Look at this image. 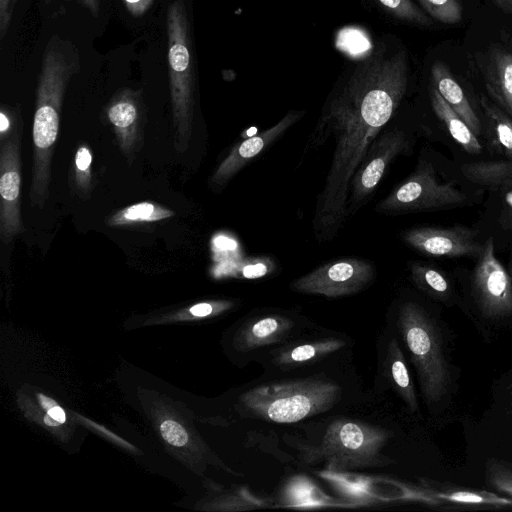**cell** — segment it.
Instances as JSON below:
<instances>
[{"mask_svg":"<svg viewBox=\"0 0 512 512\" xmlns=\"http://www.w3.org/2000/svg\"><path fill=\"white\" fill-rule=\"evenodd\" d=\"M407 82L405 50L389 57L378 50L356 68L321 116L310 143L317 146L332 134L335 150L313 218L318 240L333 238L342 227L352 177L398 108Z\"/></svg>","mask_w":512,"mask_h":512,"instance_id":"cell-1","label":"cell"},{"mask_svg":"<svg viewBox=\"0 0 512 512\" xmlns=\"http://www.w3.org/2000/svg\"><path fill=\"white\" fill-rule=\"evenodd\" d=\"M76 46L59 35L46 44L38 77L33 120L31 205L43 207L49 194L51 158L58 137L60 112L71 78L80 70Z\"/></svg>","mask_w":512,"mask_h":512,"instance_id":"cell-2","label":"cell"},{"mask_svg":"<svg viewBox=\"0 0 512 512\" xmlns=\"http://www.w3.org/2000/svg\"><path fill=\"white\" fill-rule=\"evenodd\" d=\"M341 394L336 382L311 377L256 386L241 403L251 417L288 424L330 410Z\"/></svg>","mask_w":512,"mask_h":512,"instance_id":"cell-3","label":"cell"},{"mask_svg":"<svg viewBox=\"0 0 512 512\" xmlns=\"http://www.w3.org/2000/svg\"><path fill=\"white\" fill-rule=\"evenodd\" d=\"M166 27L175 149L184 152L191 138L196 82L190 24L184 0L170 3Z\"/></svg>","mask_w":512,"mask_h":512,"instance_id":"cell-4","label":"cell"},{"mask_svg":"<svg viewBox=\"0 0 512 512\" xmlns=\"http://www.w3.org/2000/svg\"><path fill=\"white\" fill-rule=\"evenodd\" d=\"M393 436L391 431L352 419L330 423L321 442L304 450L310 464L324 462L334 472L389 465L393 460L382 454Z\"/></svg>","mask_w":512,"mask_h":512,"instance_id":"cell-5","label":"cell"},{"mask_svg":"<svg viewBox=\"0 0 512 512\" xmlns=\"http://www.w3.org/2000/svg\"><path fill=\"white\" fill-rule=\"evenodd\" d=\"M399 330L417 371L421 391L428 404L444 395L449 371L438 331L417 303L405 302L399 309Z\"/></svg>","mask_w":512,"mask_h":512,"instance_id":"cell-6","label":"cell"},{"mask_svg":"<svg viewBox=\"0 0 512 512\" xmlns=\"http://www.w3.org/2000/svg\"><path fill=\"white\" fill-rule=\"evenodd\" d=\"M467 196L452 183H441L428 163L393 190L377 209L384 213H406L444 209L463 205Z\"/></svg>","mask_w":512,"mask_h":512,"instance_id":"cell-7","label":"cell"},{"mask_svg":"<svg viewBox=\"0 0 512 512\" xmlns=\"http://www.w3.org/2000/svg\"><path fill=\"white\" fill-rule=\"evenodd\" d=\"M375 277V268L367 260L340 259L322 265L291 283L300 293L336 298L364 289Z\"/></svg>","mask_w":512,"mask_h":512,"instance_id":"cell-8","label":"cell"},{"mask_svg":"<svg viewBox=\"0 0 512 512\" xmlns=\"http://www.w3.org/2000/svg\"><path fill=\"white\" fill-rule=\"evenodd\" d=\"M473 292L488 317L512 313V278L495 255L492 238L483 244L472 278Z\"/></svg>","mask_w":512,"mask_h":512,"instance_id":"cell-9","label":"cell"},{"mask_svg":"<svg viewBox=\"0 0 512 512\" xmlns=\"http://www.w3.org/2000/svg\"><path fill=\"white\" fill-rule=\"evenodd\" d=\"M407 148L405 133L396 128L376 138L350 182L348 215L354 213L375 190L392 160Z\"/></svg>","mask_w":512,"mask_h":512,"instance_id":"cell-10","label":"cell"},{"mask_svg":"<svg viewBox=\"0 0 512 512\" xmlns=\"http://www.w3.org/2000/svg\"><path fill=\"white\" fill-rule=\"evenodd\" d=\"M19 134L2 142L0 152V236L10 243L23 231L20 216V146Z\"/></svg>","mask_w":512,"mask_h":512,"instance_id":"cell-11","label":"cell"},{"mask_svg":"<svg viewBox=\"0 0 512 512\" xmlns=\"http://www.w3.org/2000/svg\"><path fill=\"white\" fill-rule=\"evenodd\" d=\"M403 239L421 253L451 258L479 255L483 247L476 240V232L463 226L414 228Z\"/></svg>","mask_w":512,"mask_h":512,"instance_id":"cell-12","label":"cell"},{"mask_svg":"<svg viewBox=\"0 0 512 512\" xmlns=\"http://www.w3.org/2000/svg\"><path fill=\"white\" fill-rule=\"evenodd\" d=\"M303 114L304 112L291 111L269 129L238 143L220 163L211 181L217 185H223L228 182L240 169L263 152L298 121Z\"/></svg>","mask_w":512,"mask_h":512,"instance_id":"cell-13","label":"cell"},{"mask_svg":"<svg viewBox=\"0 0 512 512\" xmlns=\"http://www.w3.org/2000/svg\"><path fill=\"white\" fill-rule=\"evenodd\" d=\"M106 114L114 128L120 149L129 155L139 139V128L144 114L141 92L129 88L118 91L108 103Z\"/></svg>","mask_w":512,"mask_h":512,"instance_id":"cell-14","label":"cell"},{"mask_svg":"<svg viewBox=\"0 0 512 512\" xmlns=\"http://www.w3.org/2000/svg\"><path fill=\"white\" fill-rule=\"evenodd\" d=\"M479 67L490 97L512 118V52L490 48Z\"/></svg>","mask_w":512,"mask_h":512,"instance_id":"cell-15","label":"cell"},{"mask_svg":"<svg viewBox=\"0 0 512 512\" xmlns=\"http://www.w3.org/2000/svg\"><path fill=\"white\" fill-rule=\"evenodd\" d=\"M294 322L279 314H269L249 321L239 332L237 347L251 351L280 342L292 330Z\"/></svg>","mask_w":512,"mask_h":512,"instance_id":"cell-16","label":"cell"},{"mask_svg":"<svg viewBox=\"0 0 512 512\" xmlns=\"http://www.w3.org/2000/svg\"><path fill=\"white\" fill-rule=\"evenodd\" d=\"M431 75L433 86L442 98L478 137L481 134V122L449 67L443 61H436L431 68Z\"/></svg>","mask_w":512,"mask_h":512,"instance_id":"cell-17","label":"cell"},{"mask_svg":"<svg viewBox=\"0 0 512 512\" xmlns=\"http://www.w3.org/2000/svg\"><path fill=\"white\" fill-rule=\"evenodd\" d=\"M345 344L338 338H324L287 346L275 354L274 363L281 369L298 368L334 353Z\"/></svg>","mask_w":512,"mask_h":512,"instance_id":"cell-18","label":"cell"},{"mask_svg":"<svg viewBox=\"0 0 512 512\" xmlns=\"http://www.w3.org/2000/svg\"><path fill=\"white\" fill-rule=\"evenodd\" d=\"M430 101L436 116L444 123L453 139L468 153L478 154L482 151L477 136L464 120L446 103L437 89L430 88Z\"/></svg>","mask_w":512,"mask_h":512,"instance_id":"cell-19","label":"cell"},{"mask_svg":"<svg viewBox=\"0 0 512 512\" xmlns=\"http://www.w3.org/2000/svg\"><path fill=\"white\" fill-rule=\"evenodd\" d=\"M385 367L388 377L406 405L412 412L418 410V401L413 381L408 371L404 355L394 338L390 340L387 347Z\"/></svg>","mask_w":512,"mask_h":512,"instance_id":"cell-20","label":"cell"},{"mask_svg":"<svg viewBox=\"0 0 512 512\" xmlns=\"http://www.w3.org/2000/svg\"><path fill=\"white\" fill-rule=\"evenodd\" d=\"M463 175L471 182L491 188L512 184V161H481L461 167Z\"/></svg>","mask_w":512,"mask_h":512,"instance_id":"cell-21","label":"cell"},{"mask_svg":"<svg viewBox=\"0 0 512 512\" xmlns=\"http://www.w3.org/2000/svg\"><path fill=\"white\" fill-rule=\"evenodd\" d=\"M481 105L489 122L494 142L507 157L512 159V118L484 96L481 98Z\"/></svg>","mask_w":512,"mask_h":512,"instance_id":"cell-22","label":"cell"},{"mask_svg":"<svg viewBox=\"0 0 512 512\" xmlns=\"http://www.w3.org/2000/svg\"><path fill=\"white\" fill-rule=\"evenodd\" d=\"M174 213L152 202H141L128 206L115 213L108 223L113 226L140 222H154L173 216Z\"/></svg>","mask_w":512,"mask_h":512,"instance_id":"cell-23","label":"cell"},{"mask_svg":"<svg viewBox=\"0 0 512 512\" xmlns=\"http://www.w3.org/2000/svg\"><path fill=\"white\" fill-rule=\"evenodd\" d=\"M411 274L415 284L437 298L447 297L450 291V285L447 278L437 269L420 264H414L411 267Z\"/></svg>","mask_w":512,"mask_h":512,"instance_id":"cell-24","label":"cell"},{"mask_svg":"<svg viewBox=\"0 0 512 512\" xmlns=\"http://www.w3.org/2000/svg\"><path fill=\"white\" fill-rule=\"evenodd\" d=\"M431 494L440 501H449L458 504L493 506L512 505V499L486 491L455 490L447 492H432Z\"/></svg>","mask_w":512,"mask_h":512,"instance_id":"cell-25","label":"cell"},{"mask_svg":"<svg viewBox=\"0 0 512 512\" xmlns=\"http://www.w3.org/2000/svg\"><path fill=\"white\" fill-rule=\"evenodd\" d=\"M275 269L274 262L268 257H250L231 261L223 270L222 275L242 279L262 278Z\"/></svg>","mask_w":512,"mask_h":512,"instance_id":"cell-26","label":"cell"},{"mask_svg":"<svg viewBox=\"0 0 512 512\" xmlns=\"http://www.w3.org/2000/svg\"><path fill=\"white\" fill-rule=\"evenodd\" d=\"M423 9L435 20L455 24L462 19V6L458 0H418Z\"/></svg>","mask_w":512,"mask_h":512,"instance_id":"cell-27","label":"cell"},{"mask_svg":"<svg viewBox=\"0 0 512 512\" xmlns=\"http://www.w3.org/2000/svg\"><path fill=\"white\" fill-rule=\"evenodd\" d=\"M394 17L421 26H430L431 20L411 0H377Z\"/></svg>","mask_w":512,"mask_h":512,"instance_id":"cell-28","label":"cell"},{"mask_svg":"<svg viewBox=\"0 0 512 512\" xmlns=\"http://www.w3.org/2000/svg\"><path fill=\"white\" fill-rule=\"evenodd\" d=\"M91 162L90 149L86 146L79 147L75 156V182L81 192H87L90 188Z\"/></svg>","mask_w":512,"mask_h":512,"instance_id":"cell-29","label":"cell"},{"mask_svg":"<svg viewBox=\"0 0 512 512\" xmlns=\"http://www.w3.org/2000/svg\"><path fill=\"white\" fill-rule=\"evenodd\" d=\"M160 432L166 442L176 447L184 446L188 441L186 430L178 422L173 420H165L162 422Z\"/></svg>","mask_w":512,"mask_h":512,"instance_id":"cell-30","label":"cell"},{"mask_svg":"<svg viewBox=\"0 0 512 512\" xmlns=\"http://www.w3.org/2000/svg\"><path fill=\"white\" fill-rule=\"evenodd\" d=\"M489 479L497 489L512 495V470L495 464L490 468Z\"/></svg>","mask_w":512,"mask_h":512,"instance_id":"cell-31","label":"cell"},{"mask_svg":"<svg viewBox=\"0 0 512 512\" xmlns=\"http://www.w3.org/2000/svg\"><path fill=\"white\" fill-rule=\"evenodd\" d=\"M17 0H0V40L6 36Z\"/></svg>","mask_w":512,"mask_h":512,"instance_id":"cell-32","label":"cell"},{"mask_svg":"<svg viewBox=\"0 0 512 512\" xmlns=\"http://www.w3.org/2000/svg\"><path fill=\"white\" fill-rule=\"evenodd\" d=\"M128 11L136 17L143 15L152 5L153 0H124Z\"/></svg>","mask_w":512,"mask_h":512,"instance_id":"cell-33","label":"cell"},{"mask_svg":"<svg viewBox=\"0 0 512 512\" xmlns=\"http://www.w3.org/2000/svg\"><path fill=\"white\" fill-rule=\"evenodd\" d=\"M502 192V196L505 203L507 219L510 228L512 229V184L499 189Z\"/></svg>","mask_w":512,"mask_h":512,"instance_id":"cell-34","label":"cell"},{"mask_svg":"<svg viewBox=\"0 0 512 512\" xmlns=\"http://www.w3.org/2000/svg\"><path fill=\"white\" fill-rule=\"evenodd\" d=\"M84 5L94 17H97L100 10V0H78Z\"/></svg>","mask_w":512,"mask_h":512,"instance_id":"cell-35","label":"cell"},{"mask_svg":"<svg viewBox=\"0 0 512 512\" xmlns=\"http://www.w3.org/2000/svg\"><path fill=\"white\" fill-rule=\"evenodd\" d=\"M47 414L50 415L52 418L57 420L60 423H64L66 420V415L64 410L59 407L58 405L53 406L47 411Z\"/></svg>","mask_w":512,"mask_h":512,"instance_id":"cell-36","label":"cell"},{"mask_svg":"<svg viewBox=\"0 0 512 512\" xmlns=\"http://www.w3.org/2000/svg\"><path fill=\"white\" fill-rule=\"evenodd\" d=\"M10 127V120L4 110L0 113V132H1V140L4 139V135Z\"/></svg>","mask_w":512,"mask_h":512,"instance_id":"cell-37","label":"cell"},{"mask_svg":"<svg viewBox=\"0 0 512 512\" xmlns=\"http://www.w3.org/2000/svg\"><path fill=\"white\" fill-rule=\"evenodd\" d=\"M39 402L41 403L42 407L48 411L50 408L56 405V402L52 400L51 398H48L42 394L37 395Z\"/></svg>","mask_w":512,"mask_h":512,"instance_id":"cell-38","label":"cell"},{"mask_svg":"<svg viewBox=\"0 0 512 512\" xmlns=\"http://www.w3.org/2000/svg\"><path fill=\"white\" fill-rule=\"evenodd\" d=\"M44 422L49 425V426H58L60 425L61 423L58 422L57 420H55L54 418H52L50 415H46L44 417Z\"/></svg>","mask_w":512,"mask_h":512,"instance_id":"cell-39","label":"cell"},{"mask_svg":"<svg viewBox=\"0 0 512 512\" xmlns=\"http://www.w3.org/2000/svg\"><path fill=\"white\" fill-rule=\"evenodd\" d=\"M497 7L506 12V1L505 0H491Z\"/></svg>","mask_w":512,"mask_h":512,"instance_id":"cell-40","label":"cell"},{"mask_svg":"<svg viewBox=\"0 0 512 512\" xmlns=\"http://www.w3.org/2000/svg\"><path fill=\"white\" fill-rule=\"evenodd\" d=\"M506 1V13L512 16V0H505Z\"/></svg>","mask_w":512,"mask_h":512,"instance_id":"cell-41","label":"cell"},{"mask_svg":"<svg viewBox=\"0 0 512 512\" xmlns=\"http://www.w3.org/2000/svg\"><path fill=\"white\" fill-rule=\"evenodd\" d=\"M45 1H46V3H50L52 0H45Z\"/></svg>","mask_w":512,"mask_h":512,"instance_id":"cell-42","label":"cell"}]
</instances>
